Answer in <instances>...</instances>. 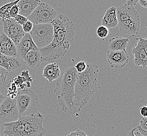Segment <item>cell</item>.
Wrapping results in <instances>:
<instances>
[{"label":"cell","mask_w":147,"mask_h":136,"mask_svg":"<svg viewBox=\"0 0 147 136\" xmlns=\"http://www.w3.org/2000/svg\"><path fill=\"white\" fill-rule=\"evenodd\" d=\"M33 26H34L33 23H32L31 21L28 20L22 25V27H23V31L25 33H30L33 29Z\"/></svg>","instance_id":"d4e9b609"},{"label":"cell","mask_w":147,"mask_h":136,"mask_svg":"<svg viewBox=\"0 0 147 136\" xmlns=\"http://www.w3.org/2000/svg\"><path fill=\"white\" fill-rule=\"evenodd\" d=\"M18 14H19V7L17 4H15L10 10L9 16L10 18H14Z\"/></svg>","instance_id":"4316f807"},{"label":"cell","mask_w":147,"mask_h":136,"mask_svg":"<svg viewBox=\"0 0 147 136\" xmlns=\"http://www.w3.org/2000/svg\"><path fill=\"white\" fill-rule=\"evenodd\" d=\"M138 43L131 50L134 59V63L137 66L146 69L147 65V39L142 36L136 39Z\"/></svg>","instance_id":"30bf717a"},{"label":"cell","mask_w":147,"mask_h":136,"mask_svg":"<svg viewBox=\"0 0 147 136\" xmlns=\"http://www.w3.org/2000/svg\"><path fill=\"white\" fill-rule=\"evenodd\" d=\"M127 136H142L140 133H139L138 131L137 130V128H133L131 131H129Z\"/></svg>","instance_id":"f1b7e54d"},{"label":"cell","mask_w":147,"mask_h":136,"mask_svg":"<svg viewBox=\"0 0 147 136\" xmlns=\"http://www.w3.org/2000/svg\"><path fill=\"white\" fill-rule=\"evenodd\" d=\"M66 136H88L86 133H85V131L77 129V131H74L73 132H71L68 133Z\"/></svg>","instance_id":"83f0119b"},{"label":"cell","mask_w":147,"mask_h":136,"mask_svg":"<svg viewBox=\"0 0 147 136\" xmlns=\"http://www.w3.org/2000/svg\"><path fill=\"white\" fill-rule=\"evenodd\" d=\"M54 36L51 44L40 49L42 62H52L64 57L73 42L75 25L64 15H57L52 22Z\"/></svg>","instance_id":"6da1fadb"},{"label":"cell","mask_w":147,"mask_h":136,"mask_svg":"<svg viewBox=\"0 0 147 136\" xmlns=\"http://www.w3.org/2000/svg\"><path fill=\"white\" fill-rule=\"evenodd\" d=\"M16 0H0V7L4 5V4H6L7 3H10L15 1Z\"/></svg>","instance_id":"e575fe53"},{"label":"cell","mask_w":147,"mask_h":136,"mask_svg":"<svg viewBox=\"0 0 147 136\" xmlns=\"http://www.w3.org/2000/svg\"><path fill=\"white\" fill-rule=\"evenodd\" d=\"M138 2L142 7L146 9L147 7V0H138Z\"/></svg>","instance_id":"836d02e7"},{"label":"cell","mask_w":147,"mask_h":136,"mask_svg":"<svg viewBox=\"0 0 147 136\" xmlns=\"http://www.w3.org/2000/svg\"><path fill=\"white\" fill-rule=\"evenodd\" d=\"M140 112L142 117L147 116V107L146 106H143L140 108Z\"/></svg>","instance_id":"4dcf8cb0"},{"label":"cell","mask_w":147,"mask_h":136,"mask_svg":"<svg viewBox=\"0 0 147 136\" xmlns=\"http://www.w3.org/2000/svg\"><path fill=\"white\" fill-rule=\"evenodd\" d=\"M87 63L84 61H80L77 63L75 65L74 68H75L77 73H82L86 70L87 68Z\"/></svg>","instance_id":"603a6c76"},{"label":"cell","mask_w":147,"mask_h":136,"mask_svg":"<svg viewBox=\"0 0 147 136\" xmlns=\"http://www.w3.org/2000/svg\"><path fill=\"white\" fill-rule=\"evenodd\" d=\"M87 65L86 70L82 73H77V75L74 102L77 112L88 103L98 88L99 67L93 63Z\"/></svg>","instance_id":"7a4b0ae2"},{"label":"cell","mask_w":147,"mask_h":136,"mask_svg":"<svg viewBox=\"0 0 147 136\" xmlns=\"http://www.w3.org/2000/svg\"><path fill=\"white\" fill-rule=\"evenodd\" d=\"M137 130L138 131L139 133H140L142 136H147V131L144 130V129H142L139 125L136 127Z\"/></svg>","instance_id":"d6a6232c"},{"label":"cell","mask_w":147,"mask_h":136,"mask_svg":"<svg viewBox=\"0 0 147 136\" xmlns=\"http://www.w3.org/2000/svg\"><path fill=\"white\" fill-rule=\"evenodd\" d=\"M20 116L15 98L5 97L0 104V122L4 124L16 121Z\"/></svg>","instance_id":"52a82bcc"},{"label":"cell","mask_w":147,"mask_h":136,"mask_svg":"<svg viewBox=\"0 0 147 136\" xmlns=\"http://www.w3.org/2000/svg\"><path fill=\"white\" fill-rule=\"evenodd\" d=\"M1 136H5V135H3V133H2V135H1Z\"/></svg>","instance_id":"f35d334b"},{"label":"cell","mask_w":147,"mask_h":136,"mask_svg":"<svg viewBox=\"0 0 147 136\" xmlns=\"http://www.w3.org/2000/svg\"><path fill=\"white\" fill-rule=\"evenodd\" d=\"M0 54L9 57H18L16 46L3 31L0 35Z\"/></svg>","instance_id":"9a60e30c"},{"label":"cell","mask_w":147,"mask_h":136,"mask_svg":"<svg viewBox=\"0 0 147 136\" xmlns=\"http://www.w3.org/2000/svg\"><path fill=\"white\" fill-rule=\"evenodd\" d=\"M22 64L16 58L6 56L0 54V67L9 72L16 71L21 67Z\"/></svg>","instance_id":"ffe728a7"},{"label":"cell","mask_w":147,"mask_h":136,"mask_svg":"<svg viewBox=\"0 0 147 136\" xmlns=\"http://www.w3.org/2000/svg\"><path fill=\"white\" fill-rule=\"evenodd\" d=\"M107 59L111 67L116 69L124 68L129 61V57L126 50L116 51L108 50Z\"/></svg>","instance_id":"8fae6325"},{"label":"cell","mask_w":147,"mask_h":136,"mask_svg":"<svg viewBox=\"0 0 147 136\" xmlns=\"http://www.w3.org/2000/svg\"><path fill=\"white\" fill-rule=\"evenodd\" d=\"M102 25L108 29H114L118 25V20L116 15V7L111 6L106 11L105 15L101 20Z\"/></svg>","instance_id":"ac0fdd59"},{"label":"cell","mask_w":147,"mask_h":136,"mask_svg":"<svg viewBox=\"0 0 147 136\" xmlns=\"http://www.w3.org/2000/svg\"><path fill=\"white\" fill-rule=\"evenodd\" d=\"M30 34L34 44L40 49L47 47L52 41L54 29L51 23L34 24Z\"/></svg>","instance_id":"5b68a950"},{"label":"cell","mask_w":147,"mask_h":136,"mask_svg":"<svg viewBox=\"0 0 147 136\" xmlns=\"http://www.w3.org/2000/svg\"><path fill=\"white\" fill-rule=\"evenodd\" d=\"M141 127L144 129V130L147 131V117H143L142 120L140 122V125Z\"/></svg>","instance_id":"f546056e"},{"label":"cell","mask_w":147,"mask_h":136,"mask_svg":"<svg viewBox=\"0 0 147 136\" xmlns=\"http://www.w3.org/2000/svg\"><path fill=\"white\" fill-rule=\"evenodd\" d=\"M61 73L59 65L57 63H50L46 65L43 70L42 76L52 83L54 80L58 79Z\"/></svg>","instance_id":"d6986e66"},{"label":"cell","mask_w":147,"mask_h":136,"mask_svg":"<svg viewBox=\"0 0 147 136\" xmlns=\"http://www.w3.org/2000/svg\"><path fill=\"white\" fill-rule=\"evenodd\" d=\"M138 2V0H126V4L134 7Z\"/></svg>","instance_id":"1f68e13d"},{"label":"cell","mask_w":147,"mask_h":136,"mask_svg":"<svg viewBox=\"0 0 147 136\" xmlns=\"http://www.w3.org/2000/svg\"><path fill=\"white\" fill-rule=\"evenodd\" d=\"M77 72L74 67L65 68L57 79L54 94L57 97L59 107L64 112H69L75 107L74 104L75 86Z\"/></svg>","instance_id":"3957f363"},{"label":"cell","mask_w":147,"mask_h":136,"mask_svg":"<svg viewBox=\"0 0 147 136\" xmlns=\"http://www.w3.org/2000/svg\"><path fill=\"white\" fill-rule=\"evenodd\" d=\"M18 111L21 116H27L38 112L40 107L39 98L34 91L24 89L15 97Z\"/></svg>","instance_id":"277c9868"},{"label":"cell","mask_w":147,"mask_h":136,"mask_svg":"<svg viewBox=\"0 0 147 136\" xmlns=\"http://www.w3.org/2000/svg\"><path fill=\"white\" fill-rule=\"evenodd\" d=\"M24 118V136H44L46 131L43 126L44 118L42 114L38 112Z\"/></svg>","instance_id":"ba28073f"},{"label":"cell","mask_w":147,"mask_h":136,"mask_svg":"<svg viewBox=\"0 0 147 136\" xmlns=\"http://www.w3.org/2000/svg\"><path fill=\"white\" fill-rule=\"evenodd\" d=\"M2 133L6 136H24V116H20L16 121L3 124Z\"/></svg>","instance_id":"4fadbf2b"},{"label":"cell","mask_w":147,"mask_h":136,"mask_svg":"<svg viewBox=\"0 0 147 136\" xmlns=\"http://www.w3.org/2000/svg\"><path fill=\"white\" fill-rule=\"evenodd\" d=\"M24 63L27 67L31 69L38 68L42 63L41 54L39 49L31 50L26 54Z\"/></svg>","instance_id":"e0dca14e"},{"label":"cell","mask_w":147,"mask_h":136,"mask_svg":"<svg viewBox=\"0 0 147 136\" xmlns=\"http://www.w3.org/2000/svg\"><path fill=\"white\" fill-rule=\"evenodd\" d=\"M3 29V20L0 18V35L2 33Z\"/></svg>","instance_id":"d590c367"},{"label":"cell","mask_w":147,"mask_h":136,"mask_svg":"<svg viewBox=\"0 0 147 136\" xmlns=\"http://www.w3.org/2000/svg\"><path fill=\"white\" fill-rule=\"evenodd\" d=\"M3 125L1 122H0V136L2 134V131H3Z\"/></svg>","instance_id":"74e56055"},{"label":"cell","mask_w":147,"mask_h":136,"mask_svg":"<svg viewBox=\"0 0 147 136\" xmlns=\"http://www.w3.org/2000/svg\"><path fill=\"white\" fill-rule=\"evenodd\" d=\"M39 49L34 44L30 33H25L23 38L16 45L18 57L24 60L26 54L31 50Z\"/></svg>","instance_id":"5bb4252c"},{"label":"cell","mask_w":147,"mask_h":136,"mask_svg":"<svg viewBox=\"0 0 147 136\" xmlns=\"http://www.w3.org/2000/svg\"><path fill=\"white\" fill-rule=\"evenodd\" d=\"M5 96H4L1 93V91H0V104L3 101V99H4Z\"/></svg>","instance_id":"8d00e7d4"},{"label":"cell","mask_w":147,"mask_h":136,"mask_svg":"<svg viewBox=\"0 0 147 136\" xmlns=\"http://www.w3.org/2000/svg\"><path fill=\"white\" fill-rule=\"evenodd\" d=\"M57 11L51 5L45 2H40L28 20L33 24H50L57 17Z\"/></svg>","instance_id":"8992f818"},{"label":"cell","mask_w":147,"mask_h":136,"mask_svg":"<svg viewBox=\"0 0 147 136\" xmlns=\"http://www.w3.org/2000/svg\"><path fill=\"white\" fill-rule=\"evenodd\" d=\"M129 39L130 38H124L120 36L111 38L108 44V51H122L126 50Z\"/></svg>","instance_id":"44dd1931"},{"label":"cell","mask_w":147,"mask_h":136,"mask_svg":"<svg viewBox=\"0 0 147 136\" xmlns=\"http://www.w3.org/2000/svg\"><path fill=\"white\" fill-rule=\"evenodd\" d=\"M40 2V0H20L17 4L19 14L28 18Z\"/></svg>","instance_id":"2e32d148"},{"label":"cell","mask_w":147,"mask_h":136,"mask_svg":"<svg viewBox=\"0 0 147 136\" xmlns=\"http://www.w3.org/2000/svg\"><path fill=\"white\" fill-rule=\"evenodd\" d=\"M109 29L105 26H99L96 30V34L98 37L101 38H105L107 37L109 35Z\"/></svg>","instance_id":"7402d4cb"},{"label":"cell","mask_w":147,"mask_h":136,"mask_svg":"<svg viewBox=\"0 0 147 136\" xmlns=\"http://www.w3.org/2000/svg\"><path fill=\"white\" fill-rule=\"evenodd\" d=\"M2 31L16 46L20 43L25 34L22 26L18 24L13 18L3 20Z\"/></svg>","instance_id":"9c48e42d"},{"label":"cell","mask_w":147,"mask_h":136,"mask_svg":"<svg viewBox=\"0 0 147 136\" xmlns=\"http://www.w3.org/2000/svg\"><path fill=\"white\" fill-rule=\"evenodd\" d=\"M13 18L18 24L22 26L24 25L28 20V18L27 17L20 14L17 15Z\"/></svg>","instance_id":"484cf974"},{"label":"cell","mask_w":147,"mask_h":136,"mask_svg":"<svg viewBox=\"0 0 147 136\" xmlns=\"http://www.w3.org/2000/svg\"><path fill=\"white\" fill-rule=\"evenodd\" d=\"M9 73L4 68L0 67V85L5 82Z\"/></svg>","instance_id":"cb8c5ba5"},{"label":"cell","mask_w":147,"mask_h":136,"mask_svg":"<svg viewBox=\"0 0 147 136\" xmlns=\"http://www.w3.org/2000/svg\"><path fill=\"white\" fill-rule=\"evenodd\" d=\"M140 25L141 23L139 15L118 23L119 29L121 33L126 35H130L132 36L140 33Z\"/></svg>","instance_id":"7c38bea8"}]
</instances>
